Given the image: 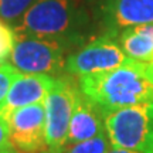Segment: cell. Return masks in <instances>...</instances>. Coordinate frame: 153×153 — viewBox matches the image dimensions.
<instances>
[{
    "label": "cell",
    "mask_w": 153,
    "mask_h": 153,
    "mask_svg": "<svg viewBox=\"0 0 153 153\" xmlns=\"http://www.w3.org/2000/svg\"><path fill=\"white\" fill-rule=\"evenodd\" d=\"M81 92L102 111L153 102V76L145 62L129 64L78 78Z\"/></svg>",
    "instance_id": "1"
},
{
    "label": "cell",
    "mask_w": 153,
    "mask_h": 153,
    "mask_svg": "<svg viewBox=\"0 0 153 153\" xmlns=\"http://www.w3.org/2000/svg\"><path fill=\"white\" fill-rule=\"evenodd\" d=\"M91 22L87 0H37L13 27L19 36L70 40L82 45Z\"/></svg>",
    "instance_id": "2"
},
{
    "label": "cell",
    "mask_w": 153,
    "mask_h": 153,
    "mask_svg": "<svg viewBox=\"0 0 153 153\" xmlns=\"http://www.w3.org/2000/svg\"><path fill=\"white\" fill-rule=\"evenodd\" d=\"M78 47H81V44L70 40L40 38L17 34L10 62L23 74L60 76L62 72H65V61L67 57L71 54L70 51L76 50Z\"/></svg>",
    "instance_id": "3"
},
{
    "label": "cell",
    "mask_w": 153,
    "mask_h": 153,
    "mask_svg": "<svg viewBox=\"0 0 153 153\" xmlns=\"http://www.w3.org/2000/svg\"><path fill=\"white\" fill-rule=\"evenodd\" d=\"M111 146L153 153V102L104 111Z\"/></svg>",
    "instance_id": "4"
},
{
    "label": "cell",
    "mask_w": 153,
    "mask_h": 153,
    "mask_svg": "<svg viewBox=\"0 0 153 153\" xmlns=\"http://www.w3.org/2000/svg\"><path fill=\"white\" fill-rule=\"evenodd\" d=\"M79 87L71 75L55 76L54 85L44 99L45 109V143L48 153H64L68 126Z\"/></svg>",
    "instance_id": "5"
},
{
    "label": "cell",
    "mask_w": 153,
    "mask_h": 153,
    "mask_svg": "<svg viewBox=\"0 0 153 153\" xmlns=\"http://www.w3.org/2000/svg\"><path fill=\"white\" fill-rule=\"evenodd\" d=\"M131 61L123 53L116 34L102 33L91 41L82 44L67 57L65 74L79 78L115 70L129 64Z\"/></svg>",
    "instance_id": "6"
},
{
    "label": "cell",
    "mask_w": 153,
    "mask_h": 153,
    "mask_svg": "<svg viewBox=\"0 0 153 153\" xmlns=\"http://www.w3.org/2000/svg\"><path fill=\"white\" fill-rule=\"evenodd\" d=\"M10 139L19 153L47 152L44 102L13 111L7 118Z\"/></svg>",
    "instance_id": "7"
},
{
    "label": "cell",
    "mask_w": 153,
    "mask_h": 153,
    "mask_svg": "<svg viewBox=\"0 0 153 153\" xmlns=\"http://www.w3.org/2000/svg\"><path fill=\"white\" fill-rule=\"evenodd\" d=\"M101 19L104 33L116 36L133 26L153 24V0H104Z\"/></svg>",
    "instance_id": "8"
},
{
    "label": "cell",
    "mask_w": 153,
    "mask_h": 153,
    "mask_svg": "<svg viewBox=\"0 0 153 153\" xmlns=\"http://www.w3.org/2000/svg\"><path fill=\"white\" fill-rule=\"evenodd\" d=\"M55 76L45 74H23L20 72L13 81L7 97L0 105V118L7 120L13 111L27 105L44 102L48 91L54 85Z\"/></svg>",
    "instance_id": "9"
},
{
    "label": "cell",
    "mask_w": 153,
    "mask_h": 153,
    "mask_svg": "<svg viewBox=\"0 0 153 153\" xmlns=\"http://www.w3.org/2000/svg\"><path fill=\"white\" fill-rule=\"evenodd\" d=\"M104 131V111L98 105L94 104L89 98H87L79 89L78 95H76L75 108H74L71 120H70V126H68L65 149L71 145L98 136Z\"/></svg>",
    "instance_id": "10"
},
{
    "label": "cell",
    "mask_w": 153,
    "mask_h": 153,
    "mask_svg": "<svg viewBox=\"0 0 153 153\" xmlns=\"http://www.w3.org/2000/svg\"><path fill=\"white\" fill-rule=\"evenodd\" d=\"M123 53L137 62H149L153 58V24L125 28L118 34Z\"/></svg>",
    "instance_id": "11"
},
{
    "label": "cell",
    "mask_w": 153,
    "mask_h": 153,
    "mask_svg": "<svg viewBox=\"0 0 153 153\" xmlns=\"http://www.w3.org/2000/svg\"><path fill=\"white\" fill-rule=\"evenodd\" d=\"M37 0H0V20L17 23Z\"/></svg>",
    "instance_id": "12"
},
{
    "label": "cell",
    "mask_w": 153,
    "mask_h": 153,
    "mask_svg": "<svg viewBox=\"0 0 153 153\" xmlns=\"http://www.w3.org/2000/svg\"><path fill=\"white\" fill-rule=\"evenodd\" d=\"M111 148L109 137L106 135V131L99 133L98 136L88 139L84 142L71 145L64 150V153H106Z\"/></svg>",
    "instance_id": "13"
},
{
    "label": "cell",
    "mask_w": 153,
    "mask_h": 153,
    "mask_svg": "<svg viewBox=\"0 0 153 153\" xmlns=\"http://www.w3.org/2000/svg\"><path fill=\"white\" fill-rule=\"evenodd\" d=\"M17 40L14 27L10 23L0 20V64H4L7 58L11 55Z\"/></svg>",
    "instance_id": "14"
},
{
    "label": "cell",
    "mask_w": 153,
    "mask_h": 153,
    "mask_svg": "<svg viewBox=\"0 0 153 153\" xmlns=\"http://www.w3.org/2000/svg\"><path fill=\"white\" fill-rule=\"evenodd\" d=\"M19 74H20V71L17 68H14L11 64L4 62V64L0 65V105L3 104V101L6 99L11 84Z\"/></svg>",
    "instance_id": "15"
},
{
    "label": "cell",
    "mask_w": 153,
    "mask_h": 153,
    "mask_svg": "<svg viewBox=\"0 0 153 153\" xmlns=\"http://www.w3.org/2000/svg\"><path fill=\"white\" fill-rule=\"evenodd\" d=\"M0 153H19L11 143L9 123L3 118H0Z\"/></svg>",
    "instance_id": "16"
},
{
    "label": "cell",
    "mask_w": 153,
    "mask_h": 153,
    "mask_svg": "<svg viewBox=\"0 0 153 153\" xmlns=\"http://www.w3.org/2000/svg\"><path fill=\"white\" fill-rule=\"evenodd\" d=\"M106 153H137V152H133V150H129V149H122V148H114L111 146L109 150Z\"/></svg>",
    "instance_id": "17"
},
{
    "label": "cell",
    "mask_w": 153,
    "mask_h": 153,
    "mask_svg": "<svg viewBox=\"0 0 153 153\" xmlns=\"http://www.w3.org/2000/svg\"><path fill=\"white\" fill-rule=\"evenodd\" d=\"M145 64H146V68H148V72L153 76V58L149 62H145Z\"/></svg>",
    "instance_id": "18"
},
{
    "label": "cell",
    "mask_w": 153,
    "mask_h": 153,
    "mask_svg": "<svg viewBox=\"0 0 153 153\" xmlns=\"http://www.w3.org/2000/svg\"><path fill=\"white\" fill-rule=\"evenodd\" d=\"M43 153H48V152H43Z\"/></svg>",
    "instance_id": "19"
},
{
    "label": "cell",
    "mask_w": 153,
    "mask_h": 153,
    "mask_svg": "<svg viewBox=\"0 0 153 153\" xmlns=\"http://www.w3.org/2000/svg\"><path fill=\"white\" fill-rule=\"evenodd\" d=\"M0 65H1V64H0Z\"/></svg>",
    "instance_id": "20"
}]
</instances>
